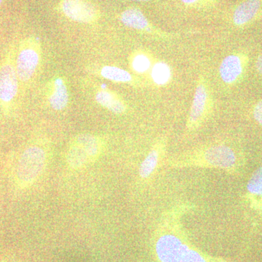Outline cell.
Here are the masks:
<instances>
[{"label":"cell","mask_w":262,"mask_h":262,"mask_svg":"<svg viewBox=\"0 0 262 262\" xmlns=\"http://www.w3.org/2000/svg\"><path fill=\"white\" fill-rule=\"evenodd\" d=\"M190 209L189 205L181 204L163 213L155 237V252L159 261L227 262L206 256L191 244L182 225L183 215Z\"/></svg>","instance_id":"1"},{"label":"cell","mask_w":262,"mask_h":262,"mask_svg":"<svg viewBox=\"0 0 262 262\" xmlns=\"http://www.w3.org/2000/svg\"><path fill=\"white\" fill-rule=\"evenodd\" d=\"M247 63V57L232 54L226 57L221 63V78L227 84H233L241 78Z\"/></svg>","instance_id":"8"},{"label":"cell","mask_w":262,"mask_h":262,"mask_svg":"<svg viewBox=\"0 0 262 262\" xmlns=\"http://www.w3.org/2000/svg\"><path fill=\"white\" fill-rule=\"evenodd\" d=\"M104 149V142L98 136L82 134L76 136L66 152V162L72 169H80L94 163Z\"/></svg>","instance_id":"3"},{"label":"cell","mask_w":262,"mask_h":262,"mask_svg":"<svg viewBox=\"0 0 262 262\" xmlns=\"http://www.w3.org/2000/svg\"><path fill=\"white\" fill-rule=\"evenodd\" d=\"M134 1L146 2V1H149V0H134Z\"/></svg>","instance_id":"22"},{"label":"cell","mask_w":262,"mask_h":262,"mask_svg":"<svg viewBox=\"0 0 262 262\" xmlns=\"http://www.w3.org/2000/svg\"><path fill=\"white\" fill-rule=\"evenodd\" d=\"M47 161V151L40 146L33 145L24 150L18 160L16 178L21 187L32 185L42 173Z\"/></svg>","instance_id":"4"},{"label":"cell","mask_w":262,"mask_h":262,"mask_svg":"<svg viewBox=\"0 0 262 262\" xmlns=\"http://www.w3.org/2000/svg\"><path fill=\"white\" fill-rule=\"evenodd\" d=\"M48 101L53 110H64L70 101L68 88L62 77H57L50 83L48 91Z\"/></svg>","instance_id":"10"},{"label":"cell","mask_w":262,"mask_h":262,"mask_svg":"<svg viewBox=\"0 0 262 262\" xmlns=\"http://www.w3.org/2000/svg\"><path fill=\"white\" fill-rule=\"evenodd\" d=\"M184 4L187 5H194L204 1V0H181Z\"/></svg>","instance_id":"21"},{"label":"cell","mask_w":262,"mask_h":262,"mask_svg":"<svg viewBox=\"0 0 262 262\" xmlns=\"http://www.w3.org/2000/svg\"><path fill=\"white\" fill-rule=\"evenodd\" d=\"M132 67L136 72H139V73H144L151 67V62L146 55L139 53L133 58Z\"/></svg>","instance_id":"18"},{"label":"cell","mask_w":262,"mask_h":262,"mask_svg":"<svg viewBox=\"0 0 262 262\" xmlns=\"http://www.w3.org/2000/svg\"><path fill=\"white\" fill-rule=\"evenodd\" d=\"M261 0H246L234 10L233 21L237 27H243L256 18L261 9Z\"/></svg>","instance_id":"12"},{"label":"cell","mask_w":262,"mask_h":262,"mask_svg":"<svg viewBox=\"0 0 262 262\" xmlns=\"http://www.w3.org/2000/svg\"><path fill=\"white\" fill-rule=\"evenodd\" d=\"M18 77L13 65L7 63L0 68V101L9 103L18 90Z\"/></svg>","instance_id":"9"},{"label":"cell","mask_w":262,"mask_h":262,"mask_svg":"<svg viewBox=\"0 0 262 262\" xmlns=\"http://www.w3.org/2000/svg\"><path fill=\"white\" fill-rule=\"evenodd\" d=\"M211 107V99L206 82L199 81L188 117L187 128L193 130L201 126L209 115Z\"/></svg>","instance_id":"6"},{"label":"cell","mask_w":262,"mask_h":262,"mask_svg":"<svg viewBox=\"0 0 262 262\" xmlns=\"http://www.w3.org/2000/svg\"><path fill=\"white\" fill-rule=\"evenodd\" d=\"M61 10L67 18L79 23H91L98 18L94 5L84 0H63Z\"/></svg>","instance_id":"7"},{"label":"cell","mask_w":262,"mask_h":262,"mask_svg":"<svg viewBox=\"0 0 262 262\" xmlns=\"http://www.w3.org/2000/svg\"><path fill=\"white\" fill-rule=\"evenodd\" d=\"M2 2H3V0H0V4H1Z\"/></svg>","instance_id":"23"},{"label":"cell","mask_w":262,"mask_h":262,"mask_svg":"<svg viewBox=\"0 0 262 262\" xmlns=\"http://www.w3.org/2000/svg\"><path fill=\"white\" fill-rule=\"evenodd\" d=\"M171 71L167 63L159 62L156 63L151 71V77L155 83L163 85L170 80Z\"/></svg>","instance_id":"17"},{"label":"cell","mask_w":262,"mask_h":262,"mask_svg":"<svg viewBox=\"0 0 262 262\" xmlns=\"http://www.w3.org/2000/svg\"><path fill=\"white\" fill-rule=\"evenodd\" d=\"M101 75L106 80L113 82L127 83L132 81V76L127 71L113 66H106L101 71Z\"/></svg>","instance_id":"16"},{"label":"cell","mask_w":262,"mask_h":262,"mask_svg":"<svg viewBox=\"0 0 262 262\" xmlns=\"http://www.w3.org/2000/svg\"><path fill=\"white\" fill-rule=\"evenodd\" d=\"M165 141H158L152 149L146 155L145 159L143 160L139 168V176L141 179H146L149 178L156 170L158 164L160 163L162 156L165 152Z\"/></svg>","instance_id":"11"},{"label":"cell","mask_w":262,"mask_h":262,"mask_svg":"<svg viewBox=\"0 0 262 262\" xmlns=\"http://www.w3.org/2000/svg\"><path fill=\"white\" fill-rule=\"evenodd\" d=\"M256 68L258 72L262 75V54L258 57L256 62Z\"/></svg>","instance_id":"20"},{"label":"cell","mask_w":262,"mask_h":262,"mask_svg":"<svg viewBox=\"0 0 262 262\" xmlns=\"http://www.w3.org/2000/svg\"><path fill=\"white\" fill-rule=\"evenodd\" d=\"M122 23L129 28L140 31H150L149 21L142 12L136 8H129L122 13Z\"/></svg>","instance_id":"15"},{"label":"cell","mask_w":262,"mask_h":262,"mask_svg":"<svg viewBox=\"0 0 262 262\" xmlns=\"http://www.w3.org/2000/svg\"><path fill=\"white\" fill-rule=\"evenodd\" d=\"M167 163L171 168L218 169L229 173H236L243 164L237 151L225 144H211L188 151Z\"/></svg>","instance_id":"2"},{"label":"cell","mask_w":262,"mask_h":262,"mask_svg":"<svg viewBox=\"0 0 262 262\" xmlns=\"http://www.w3.org/2000/svg\"><path fill=\"white\" fill-rule=\"evenodd\" d=\"M246 196L253 209L262 211V165L248 181Z\"/></svg>","instance_id":"13"},{"label":"cell","mask_w":262,"mask_h":262,"mask_svg":"<svg viewBox=\"0 0 262 262\" xmlns=\"http://www.w3.org/2000/svg\"><path fill=\"white\" fill-rule=\"evenodd\" d=\"M96 100L103 108L117 115H122L126 111V106L123 100L108 90L98 91L96 94Z\"/></svg>","instance_id":"14"},{"label":"cell","mask_w":262,"mask_h":262,"mask_svg":"<svg viewBox=\"0 0 262 262\" xmlns=\"http://www.w3.org/2000/svg\"><path fill=\"white\" fill-rule=\"evenodd\" d=\"M41 47L35 39H31L19 52L16 60L17 75L22 82L32 80L40 65Z\"/></svg>","instance_id":"5"},{"label":"cell","mask_w":262,"mask_h":262,"mask_svg":"<svg viewBox=\"0 0 262 262\" xmlns=\"http://www.w3.org/2000/svg\"><path fill=\"white\" fill-rule=\"evenodd\" d=\"M253 117L256 122L262 125V100L258 101L253 108Z\"/></svg>","instance_id":"19"}]
</instances>
